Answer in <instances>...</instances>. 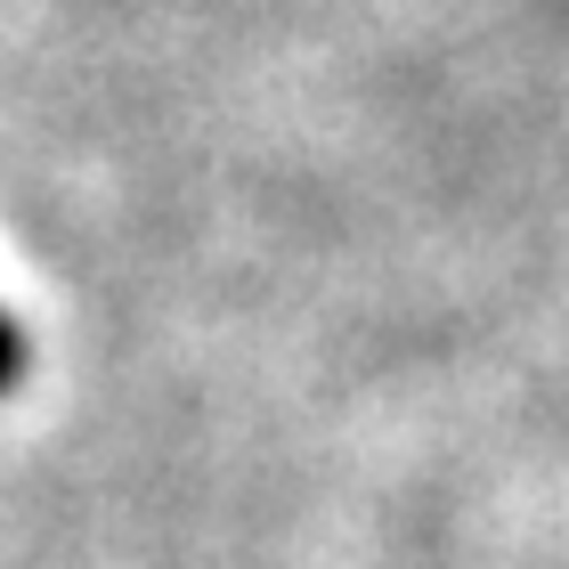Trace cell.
<instances>
[{"label":"cell","instance_id":"cell-1","mask_svg":"<svg viewBox=\"0 0 569 569\" xmlns=\"http://www.w3.org/2000/svg\"><path fill=\"white\" fill-rule=\"evenodd\" d=\"M17 375H24V342H17V326L0 318V391H9Z\"/></svg>","mask_w":569,"mask_h":569}]
</instances>
